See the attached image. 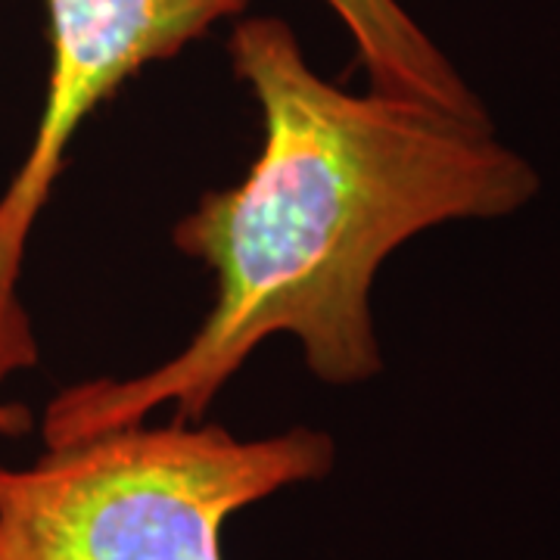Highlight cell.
Masks as SVG:
<instances>
[{"mask_svg": "<svg viewBox=\"0 0 560 560\" xmlns=\"http://www.w3.org/2000/svg\"><path fill=\"white\" fill-rule=\"evenodd\" d=\"M352 35L371 91L423 103L448 116L492 125L480 94L460 79L399 0H324Z\"/></svg>", "mask_w": 560, "mask_h": 560, "instance_id": "obj_4", "label": "cell"}, {"mask_svg": "<svg viewBox=\"0 0 560 560\" xmlns=\"http://www.w3.org/2000/svg\"><path fill=\"white\" fill-rule=\"evenodd\" d=\"M32 427H35V418H32L28 405L0 399V436L3 440H20Z\"/></svg>", "mask_w": 560, "mask_h": 560, "instance_id": "obj_5", "label": "cell"}, {"mask_svg": "<svg viewBox=\"0 0 560 560\" xmlns=\"http://www.w3.org/2000/svg\"><path fill=\"white\" fill-rule=\"evenodd\" d=\"M228 54L259 106L261 150L241 184L202 194L172 231L180 253L215 275L212 312L160 368L57 393L40 418L44 448L143 423L162 405L197 423L280 334L330 386L377 377L371 287L383 261L430 228L504 219L539 194V172L495 125L349 94L320 79L275 16L237 22Z\"/></svg>", "mask_w": 560, "mask_h": 560, "instance_id": "obj_1", "label": "cell"}, {"mask_svg": "<svg viewBox=\"0 0 560 560\" xmlns=\"http://www.w3.org/2000/svg\"><path fill=\"white\" fill-rule=\"evenodd\" d=\"M334 460L324 430L241 440L206 420L54 445L0 464V560H224V523Z\"/></svg>", "mask_w": 560, "mask_h": 560, "instance_id": "obj_2", "label": "cell"}, {"mask_svg": "<svg viewBox=\"0 0 560 560\" xmlns=\"http://www.w3.org/2000/svg\"><path fill=\"white\" fill-rule=\"evenodd\" d=\"M249 0H47L50 75L35 140L0 194V386L38 364L20 302L25 246L91 113L143 66L178 57Z\"/></svg>", "mask_w": 560, "mask_h": 560, "instance_id": "obj_3", "label": "cell"}]
</instances>
